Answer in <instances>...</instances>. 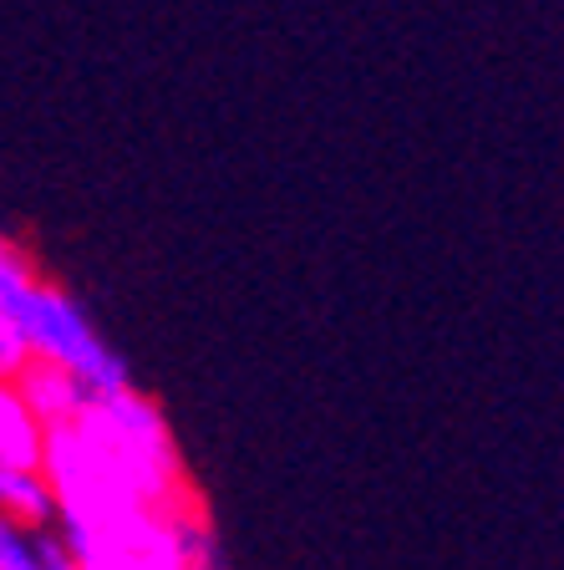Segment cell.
Here are the masks:
<instances>
[{
    "label": "cell",
    "mask_w": 564,
    "mask_h": 570,
    "mask_svg": "<svg viewBox=\"0 0 564 570\" xmlns=\"http://www.w3.org/2000/svg\"><path fill=\"white\" fill-rule=\"evenodd\" d=\"M26 356H31V346H26V336H21V321L0 306V377H11Z\"/></svg>",
    "instance_id": "cell-9"
},
{
    "label": "cell",
    "mask_w": 564,
    "mask_h": 570,
    "mask_svg": "<svg viewBox=\"0 0 564 570\" xmlns=\"http://www.w3.org/2000/svg\"><path fill=\"white\" fill-rule=\"evenodd\" d=\"M71 428H77L82 449L92 453V463L128 499L164 514L204 510L199 489L188 484L184 474V459H178V443L164 407L154 397L132 392V382L92 392L82 413L71 417Z\"/></svg>",
    "instance_id": "cell-1"
},
{
    "label": "cell",
    "mask_w": 564,
    "mask_h": 570,
    "mask_svg": "<svg viewBox=\"0 0 564 570\" xmlns=\"http://www.w3.org/2000/svg\"><path fill=\"white\" fill-rule=\"evenodd\" d=\"M16 321H21V336L36 356H51V362L71 367L92 392L128 382V362L92 332V321L82 316V306L67 291H57V285L36 281L26 291V301L16 306Z\"/></svg>",
    "instance_id": "cell-2"
},
{
    "label": "cell",
    "mask_w": 564,
    "mask_h": 570,
    "mask_svg": "<svg viewBox=\"0 0 564 570\" xmlns=\"http://www.w3.org/2000/svg\"><path fill=\"white\" fill-rule=\"evenodd\" d=\"M0 514H11L26 530L57 524V494L41 469H0Z\"/></svg>",
    "instance_id": "cell-5"
},
{
    "label": "cell",
    "mask_w": 564,
    "mask_h": 570,
    "mask_svg": "<svg viewBox=\"0 0 564 570\" xmlns=\"http://www.w3.org/2000/svg\"><path fill=\"white\" fill-rule=\"evenodd\" d=\"M11 382L26 397V407H31L47 428L71 423V417L87 407V397H92V387H87L77 372L61 367V362H51V356H36V352L11 372Z\"/></svg>",
    "instance_id": "cell-3"
},
{
    "label": "cell",
    "mask_w": 564,
    "mask_h": 570,
    "mask_svg": "<svg viewBox=\"0 0 564 570\" xmlns=\"http://www.w3.org/2000/svg\"><path fill=\"white\" fill-rule=\"evenodd\" d=\"M31 556H36V570H77L71 566V550H67V534H61L57 524L31 530Z\"/></svg>",
    "instance_id": "cell-8"
},
{
    "label": "cell",
    "mask_w": 564,
    "mask_h": 570,
    "mask_svg": "<svg viewBox=\"0 0 564 570\" xmlns=\"http://www.w3.org/2000/svg\"><path fill=\"white\" fill-rule=\"evenodd\" d=\"M0 570H36L31 530H26V524H16L11 514H0Z\"/></svg>",
    "instance_id": "cell-7"
},
{
    "label": "cell",
    "mask_w": 564,
    "mask_h": 570,
    "mask_svg": "<svg viewBox=\"0 0 564 570\" xmlns=\"http://www.w3.org/2000/svg\"><path fill=\"white\" fill-rule=\"evenodd\" d=\"M36 281H41V275H36V265L26 261L11 239H0V306L16 316V306L26 301V291H31Z\"/></svg>",
    "instance_id": "cell-6"
},
{
    "label": "cell",
    "mask_w": 564,
    "mask_h": 570,
    "mask_svg": "<svg viewBox=\"0 0 564 570\" xmlns=\"http://www.w3.org/2000/svg\"><path fill=\"white\" fill-rule=\"evenodd\" d=\"M47 423L26 407L11 377H0V469H41Z\"/></svg>",
    "instance_id": "cell-4"
}]
</instances>
